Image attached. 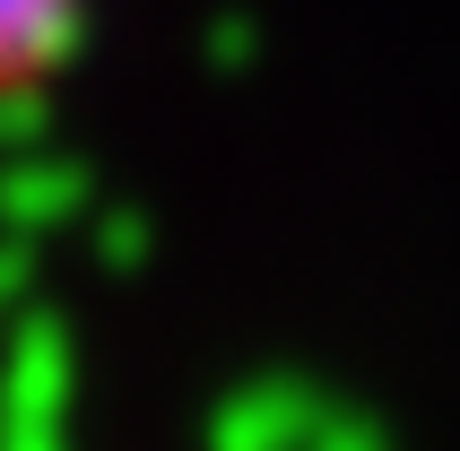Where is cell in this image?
<instances>
[{
    "label": "cell",
    "instance_id": "1",
    "mask_svg": "<svg viewBox=\"0 0 460 451\" xmlns=\"http://www.w3.org/2000/svg\"><path fill=\"white\" fill-rule=\"evenodd\" d=\"M78 0H0V87H35V70L61 61Z\"/></svg>",
    "mask_w": 460,
    "mask_h": 451
}]
</instances>
